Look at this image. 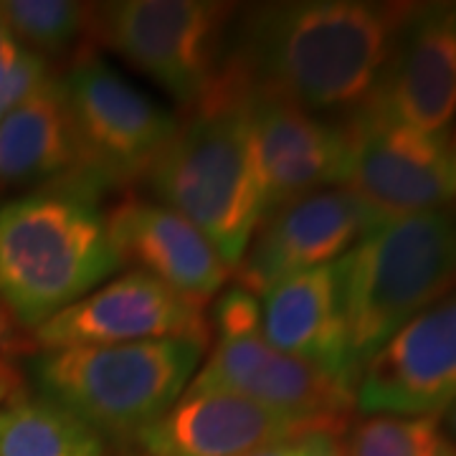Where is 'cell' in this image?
Here are the masks:
<instances>
[{"instance_id":"obj_1","label":"cell","mask_w":456,"mask_h":456,"mask_svg":"<svg viewBox=\"0 0 456 456\" xmlns=\"http://www.w3.org/2000/svg\"><path fill=\"white\" fill-rule=\"evenodd\" d=\"M411 11L393 0L251 5L239 11L228 66L251 92L350 122L375 97Z\"/></svg>"},{"instance_id":"obj_2","label":"cell","mask_w":456,"mask_h":456,"mask_svg":"<svg viewBox=\"0 0 456 456\" xmlns=\"http://www.w3.org/2000/svg\"><path fill=\"white\" fill-rule=\"evenodd\" d=\"M145 183L152 200L185 216L231 272L239 266L264 218V198L246 125L244 89L228 66L211 94L178 117Z\"/></svg>"},{"instance_id":"obj_3","label":"cell","mask_w":456,"mask_h":456,"mask_svg":"<svg viewBox=\"0 0 456 456\" xmlns=\"http://www.w3.org/2000/svg\"><path fill=\"white\" fill-rule=\"evenodd\" d=\"M97 196L74 180L0 206V302L20 330H36L119 266Z\"/></svg>"},{"instance_id":"obj_4","label":"cell","mask_w":456,"mask_h":456,"mask_svg":"<svg viewBox=\"0 0 456 456\" xmlns=\"http://www.w3.org/2000/svg\"><path fill=\"white\" fill-rule=\"evenodd\" d=\"M347 353L360 368L416 314L456 292V213L380 221L335 261Z\"/></svg>"},{"instance_id":"obj_5","label":"cell","mask_w":456,"mask_h":456,"mask_svg":"<svg viewBox=\"0 0 456 456\" xmlns=\"http://www.w3.org/2000/svg\"><path fill=\"white\" fill-rule=\"evenodd\" d=\"M206 347L145 340L38 350L31 373L44 398L107 436H134L185 393Z\"/></svg>"},{"instance_id":"obj_6","label":"cell","mask_w":456,"mask_h":456,"mask_svg":"<svg viewBox=\"0 0 456 456\" xmlns=\"http://www.w3.org/2000/svg\"><path fill=\"white\" fill-rule=\"evenodd\" d=\"M239 5L216 0L92 3L89 46L112 51L183 107H198L218 84Z\"/></svg>"},{"instance_id":"obj_7","label":"cell","mask_w":456,"mask_h":456,"mask_svg":"<svg viewBox=\"0 0 456 456\" xmlns=\"http://www.w3.org/2000/svg\"><path fill=\"white\" fill-rule=\"evenodd\" d=\"M59 79L79 158L77 175L69 180L97 198L145 180L175 132L178 117L94 51L77 53Z\"/></svg>"},{"instance_id":"obj_8","label":"cell","mask_w":456,"mask_h":456,"mask_svg":"<svg viewBox=\"0 0 456 456\" xmlns=\"http://www.w3.org/2000/svg\"><path fill=\"white\" fill-rule=\"evenodd\" d=\"M347 188L380 218L456 208L452 132L428 134L362 110L347 122Z\"/></svg>"},{"instance_id":"obj_9","label":"cell","mask_w":456,"mask_h":456,"mask_svg":"<svg viewBox=\"0 0 456 456\" xmlns=\"http://www.w3.org/2000/svg\"><path fill=\"white\" fill-rule=\"evenodd\" d=\"M236 393L305 424L345 434L355 411V386L310 360L287 355L261 332L216 340L185 393Z\"/></svg>"},{"instance_id":"obj_10","label":"cell","mask_w":456,"mask_h":456,"mask_svg":"<svg viewBox=\"0 0 456 456\" xmlns=\"http://www.w3.org/2000/svg\"><path fill=\"white\" fill-rule=\"evenodd\" d=\"M378 224L380 218L342 185L287 200L264 213L231 279L261 299L281 279L342 259Z\"/></svg>"},{"instance_id":"obj_11","label":"cell","mask_w":456,"mask_h":456,"mask_svg":"<svg viewBox=\"0 0 456 456\" xmlns=\"http://www.w3.org/2000/svg\"><path fill=\"white\" fill-rule=\"evenodd\" d=\"M28 338L38 350L145 340H193L208 347L211 322L206 307L145 272L130 269L53 314Z\"/></svg>"},{"instance_id":"obj_12","label":"cell","mask_w":456,"mask_h":456,"mask_svg":"<svg viewBox=\"0 0 456 456\" xmlns=\"http://www.w3.org/2000/svg\"><path fill=\"white\" fill-rule=\"evenodd\" d=\"M456 403V292L416 314L355 380L362 416H439Z\"/></svg>"},{"instance_id":"obj_13","label":"cell","mask_w":456,"mask_h":456,"mask_svg":"<svg viewBox=\"0 0 456 456\" xmlns=\"http://www.w3.org/2000/svg\"><path fill=\"white\" fill-rule=\"evenodd\" d=\"M239 79V77H236ZM244 89L264 213L287 200L342 185L350 158L347 122H332L292 102Z\"/></svg>"},{"instance_id":"obj_14","label":"cell","mask_w":456,"mask_h":456,"mask_svg":"<svg viewBox=\"0 0 456 456\" xmlns=\"http://www.w3.org/2000/svg\"><path fill=\"white\" fill-rule=\"evenodd\" d=\"M365 110L428 134L452 130L456 117V0L413 3Z\"/></svg>"},{"instance_id":"obj_15","label":"cell","mask_w":456,"mask_h":456,"mask_svg":"<svg viewBox=\"0 0 456 456\" xmlns=\"http://www.w3.org/2000/svg\"><path fill=\"white\" fill-rule=\"evenodd\" d=\"M119 266H132L206 307L231 279V266L185 216L158 200L127 196L104 211Z\"/></svg>"},{"instance_id":"obj_16","label":"cell","mask_w":456,"mask_h":456,"mask_svg":"<svg viewBox=\"0 0 456 456\" xmlns=\"http://www.w3.org/2000/svg\"><path fill=\"white\" fill-rule=\"evenodd\" d=\"M310 434H338L327 426L279 416L236 393H183L158 421L132 441L145 456H244L254 449Z\"/></svg>"},{"instance_id":"obj_17","label":"cell","mask_w":456,"mask_h":456,"mask_svg":"<svg viewBox=\"0 0 456 456\" xmlns=\"http://www.w3.org/2000/svg\"><path fill=\"white\" fill-rule=\"evenodd\" d=\"M261 335L281 353L310 360L355 386L335 264L281 279L264 294Z\"/></svg>"},{"instance_id":"obj_18","label":"cell","mask_w":456,"mask_h":456,"mask_svg":"<svg viewBox=\"0 0 456 456\" xmlns=\"http://www.w3.org/2000/svg\"><path fill=\"white\" fill-rule=\"evenodd\" d=\"M77 140L59 74L0 122V196L77 175Z\"/></svg>"},{"instance_id":"obj_19","label":"cell","mask_w":456,"mask_h":456,"mask_svg":"<svg viewBox=\"0 0 456 456\" xmlns=\"http://www.w3.org/2000/svg\"><path fill=\"white\" fill-rule=\"evenodd\" d=\"M0 456H110V449L99 431L38 395L0 408Z\"/></svg>"},{"instance_id":"obj_20","label":"cell","mask_w":456,"mask_h":456,"mask_svg":"<svg viewBox=\"0 0 456 456\" xmlns=\"http://www.w3.org/2000/svg\"><path fill=\"white\" fill-rule=\"evenodd\" d=\"M0 18L20 49L33 51L51 61L86 51L92 3L3 0Z\"/></svg>"},{"instance_id":"obj_21","label":"cell","mask_w":456,"mask_h":456,"mask_svg":"<svg viewBox=\"0 0 456 456\" xmlns=\"http://www.w3.org/2000/svg\"><path fill=\"white\" fill-rule=\"evenodd\" d=\"M342 456H449L439 416H362L340 436Z\"/></svg>"},{"instance_id":"obj_22","label":"cell","mask_w":456,"mask_h":456,"mask_svg":"<svg viewBox=\"0 0 456 456\" xmlns=\"http://www.w3.org/2000/svg\"><path fill=\"white\" fill-rule=\"evenodd\" d=\"M208 322L218 340H236L261 332V299L236 284L221 289L216 294Z\"/></svg>"},{"instance_id":"obj_23","label":"cell","mask_w":456,"mask_h":456,"mask_svg":"<svg viewBox=\"0 0 456 456\" xmlns=\"http://www.w3.org/2000/svg\"><path fill=\"white\" fill-rule=\"evenodd\" d=\"M51 77H56L51 61L33 53V51L18 49L16 61H13L5 82L0 86V122L13 112L18 104H23L26 99L33 97Z\"/></svg>"},{"instance_id":"obj_24","label":"cell","mask_w":456,"mask_h":456,"mask_svg":"<svg viewBox=\"0 0 456 456\" xmlns=\"http://www.w3.org/2000/svg\"><path fill=\"white\" fill-rule=\"evenodd\" d=\"M338 439H340L338 434H310V436H297V439L261 446L244 456H322Z\"/></svg>"},{"instance_id":"obj_25","label":"cell","mask_w":456,"mask_h":456,"mask_svg":"<svg viewBox=\"0 0 456 456\" xmlns=\"http://www.w3.org/2000/svg\"><path fill=\"white\" fill-rule=\"evenodd\" d=\"M33 342L28 335H23V330L16 325V320L8 314V310L0 302V355H23L31 353Z\"/></svg>"},{"instance_id":"obj_26","label":"cell","mask_w":456,"mask_h":456,"mask_svg":"<svg viewBox=\"0 0 456 456\" xmlns=\"http://www.w3.org/2000/svg\"><path fill=\"white\" fill-rule=\"evenodd\" d=\"M441 428H444V436L456 446V403H452L441 413Z\"/></svg>"},{"instance_id":"obj_27","label":"cell","mask_w":456,"mask_h":456,"mask_svg":"<svg viewBox=\"0 0 456 456\" xmlns=\"http://www.w3.org/2000/svg\"><path fill=\"white\" fill-rule=\"evenodd\" d=\"M16 388V375L11 373L3 362H0V403H5L11 398V393Z\"/></svg>"},{"instance_id":"obj_28","label":"cell","mask_w":456,"mask_h":456,"mask_svg":"<svg viewBox=\"0 0 456 456\" xmlns=\"http://www.w3.org/2000/svg\"><path fill=\"white\" fill-rule=\"evenodd\" d=\"M18 44L13 41V36L8 33V28H5V23H3V18H0V59L3 56H8L11 51H16Z\"/></svg>"},{"instance_id":"obj_29","label":"cell","mask_w":456,"mask_h":456,"mask_svg":"<svg viewBox=\"0 0 456 456\" xmlns=\"http://www.w3.org/2000/svg\"><path fill=\"white\" fill-rule=\"evenodd\" d=\"M322 456H342V449H340V439L335 441V444H332V446H330V449H327L325 454Z\"/></svg>"},{"instance_id":"obj_30","label":"cell","mask_w":456,"mask_h":456,"mask_svg":"<svg viewBox=\"0 0 456 456\" xmlns=\"http://www.w3.org/2000/svg\"><path fill=\"white\" fill-rule=\"evenodd\" d=\"M452 160H454V170H456V130L452 134Z\"/></svg>"},{"instance_id":"obj_31","label":"cell","mask_w":456,"mask_h":456,"mask_svg":"<svg viewBox=\"0 0 456 456\" xmlns=\"http://www.w3.org/2000/svg\"><path fill=\"white\" fill-rule=\"evenodd\" d=\"M449 456H456V446H454V452H452V454H449Z\"/></svg>"},{"instance_id":"obj_32","label":"cell","mask_w":456,"mask_h":456,"mask_svg":"<svg viewBox=\"0 0 456 456\" xmlns=\"http://www.w3.org/2000/svg\"><path fill=\"white\" fill-rule=\"evenodd\" d=\"M454 213H456V208H454Z\"/></svg>"}]
</instances>
